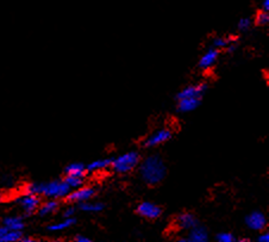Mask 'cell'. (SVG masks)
Returning a JSON list of instances; mask_svg holds the SVG:
<instances>
[{
    "label": "cell",
    "instance_id": "1",
    "mask_svg": "<svg viewBox=\"0 0 269 242\" xmlns=\"http://www.w3.org/2000/svg\"><path fill=\"white\" fill-rule=\"evenodd\" d=\"M140 176L146 185L154 186L161 182L167 176V166L166 162L158 155H148L140 160L138 165Z\"/></svg>",
    "mask_w": 269,
    "mask_h": 242
},
{
    "label": "cell",
    "instance_id": "2",
    "mask_svg": "<svg viewBox=\"0 0 269 242\" xmlns=\"http://www.w3.org/2000/svg\"><path fill=\"white\" fill-rule=\"evenodd\" d=\"M70 191V188L64 182V180L56 179V180H50L46 182H31L25 188V192L46 197L49 200L67 198Z\"/></svg>",
    "mask_w": 269,
    "mask_h": 242
},
{
    "label": "cell",
    "instance_id": "3",
    "mask_svg": "<svg viewBox=\"0 0 269 242\" xmlns=\"http://www.w3.org/2000/svg\"><path fill=\"white\" fill-rule=\"evenodd\" d=\"M140 162V154L137 150H129L120 154L116 159H112L111 168L120 174H126V173L134 170L138 167Z\"/></svg>",
    "mask_w": 269,
    "mask_h": 242
},
{
    "label": "cell",
    "instance_id": "4",
    "mask_svg": "<svg viewBox=\"0 0 269 242\" xmlns=\"http://www.w3.org/2000/svg\"><path fill=\"white\" fill-rule=\"evenodd\" d=\"M172 138H173V132L170 129L161 128L146 136V138L143 141V146L146 148H155L168 142Z\"/></svg>",
    "mask_w": 269,
    "mask_h": 242
},
{
    "label": "cell",
    "instance_id": "5",
    "mask_svg": "<svg viewBox=\"0 0 269 242\" xmlns=\"http://www.w3.org/2000/svg\"><path fill=\"white\" fill-rule=\"evenodd\" d=\"M96 188L93 186L90 185H82L80 188H74L70 192V194L67 196V200L72 202V203H82V202L93 200V197L96 196Z\"/></svg>",
    "mask_w": 269,
    "mask_h": 242
},
{
    "label": "cell",
    "instance_id": "6",
    "mask_svg": "<svg viewBox=\"0 0 269 242\" xmlns=\"http://www.w3.org/2000/svg\"><path fill=\"white\" fill-rule=\"evenodd\" d=\"M16 202H17L18 206L22 208V210H23L25 214L29 215V214L35 212L36 210L38 209V206L40 204V196H37V194L25 192V194H22V196Z\"/></svg>",
    "mask_w": 269,
    "mask_h": 242
},
{
    "label": "cell",
    "instance_id": "7",
    "mask_svg": "<svg viewBox=\"0 0 269 242\" xmlns=\"http://www.w3.org/2000/svg\"><path fill=\"white\" fill-rule=\"evenodd\" d=\"M208 91V84L199 82L194 84V85H188L184 88L179 93L176 94V99L181 98H199L202 99L204 97L205 92Z\"/></svg>",
    "mask_w": 269,
    "mask_h": 242
},
{
    "label": "cell",
    "instance_id": "8",
    "mask_svg": "<svg viewBox=\"0 0 269 242\" xmlns=\"http://www.w3.org/2000/svg\"><path fill=\"white\" fill-rule=\"evenodd\" d=\"M136 212L140 216L144 217L148 220H155L158 218L162 214V209L158 204L152 203V202H142L136 208Z\"/></svg>",
    "mask_w": 269,
    "mask_h": 242
},
{
    "label": "cell",
    "instance_id": "9",
    "mask_svg": "<svg viewBox=\"0 0 269 242\" xmlns=\"http://www.w3.org/2000/svg\"><path fill=\"white\" fill-rule=\"evenodd\" d=\"M220 50H218L217 48H214V46L208 48V50L202 55V58H199L198 66L200 70H211V68L217 64L218 58H220Z\"/></svg>",
    "mask_w": 269,
    "mask_h": 242
},
{
    "label": "cell",
    "instance_id": "10",
    "mask_svg": "<svg viewBox=\"0 0 269 242\" xmlns=\"http://www.w3.org/2000/svg\"><path fill=\"white\" fill-rule=\"evenodd\" d=\"M212 46L218 50L225 49L228 52H234L237 48V37L234 36H218L212 41Z\"/></svg>",
    "mask_w": 269,
    "mask_h": 242
},
{
    "label": "cell",
    "instance_id": "11",
    "mask_svg": "<svg viewBox=\"0 0 269 242\" xmlns=\"http://www.w3.org/2000/svg\"><path fill=\"white\" fill-rule=\"evenodd\" d=\"M246 223L252 230H264L267 226V218L261 212H252L246 217Z\"/></svg>",
    "mask_w": 269,
    "mask_h": 242
},
{
    "label": "cell",
    "instance_id": "12",
    "mask_svg": "<svg viewBox=\"0 0 269 242\" xmlns=\"http://www.w3.org/2000/svg\"><path fill=\"white\" fill-rule=\"evenodd\" d=\"M178 242H208V230L200 226H196L190 229L188 236L180 238Z\"/></svg>",
    "mask_w": 269,
    "mask_h": 242
},
{
    "label": "cell",
    "instance_id": "13",
    "mask_svg": "<svg viewBox=\"0 0 269 242\" xmlns=\"http://www.w3.org/2000/svg\"><path fill=\"white\" fill-rule=\"evenodd\" d=\"M200 103H202V99L199 98H181L178 99L176 104V110L182 114H188L192 111L196 110L199 108Z\"/></svg>",
    "mask_w": 269,
    "mask_h": 242
},
{
    "label": "cell",
    "instance_id": "14",
    "mask_svg": "<svg viewBox=\"0 0 269 242\" xmlns=\"http://www.w3.org/2000/svg\"><path fill=\"white\" fill-rule=\"evenodd\" d=\"M175 224L180 229H186V230H190L198 226V220L196 217L190 212H182L175 220Z\"/></svg>",
    "mask_w": 269,
    "mask_h": 242
},
{
    "label": "cell",
    "instance_id": "15",
    "mask_svg": "<svg viewBox=\"0 0 269 242\" xmlns=\"http://www.w3.org/2000/svg\"><path fill=\"white\" fill-rule=\"evenodd\" d=\"M112 165V159L110 158H102V159H96L90 161V164L86 165L87 173H96V172H102L108 168H111Z\"/></svg>",
    "mask_w": 269,
    "mask_h": 242
},
{
    "label": "cell",
    "instance_id": "16",
    "mask_svg": "<svg viewBox=\"0 0 269 242\" xmlns=\"http://www.w3.org/2000/svg\"><path fill=\"white\" fill-rule=\"evenodd\" d=\"M58 206H60V203L58 200H48L40 203L37 210H38L40 216H48L58 212Z\"/></svg>",
    "mask_w": 269,
    "mask_h": 242
},
{
    "label": "cell",
    "instance_id": "17",
    "mask_svg": "<svg viewBox=\"0 0 269 242\" xmlns=\"http://www.w3.org/2000/svg\"><path fill=\"white\" fill-rule=\"evenodd\" d=\"M2 226L8 229H10V230L22 232L24 228V221L20 216H8L4 218Z\"/></svg>",
    "mask_w": 269,
    "mask_h": 242
},
{
    "label": "cell",
    "instance_id": "18",
    "mask_svg": "<svg viewBox=\"0 0 269 242\" xmlns=\"http://www.w3.org/2000/svg\"><path fill=\"white\" fill-rule=\"evenodd\" d=\"M66 176H86L87 170L86 165L82 162H72L64 168Z\"/></svg>",
    "mask_w": 269,
    "mask_h": 242
},
{
    "label": "cell",
    "instance_id": "19",
    "mask_svg": "<svg viewBox=\"0 0 269 242\" xmlns=\"http://www.w3.org/2000/svg\"><path fill=\"white\" fill-rule=\"evenodd\" d=\"M80 209L85 212H100L102 209H104V204L102 202L98 200H86L82 202V203L79 204Z\"/></svg>",
    "mask_w": 269,
    "mask_h": 242
},
{
    "label": "cell",
    "instance_id": "20",
    "mask_svg": "<svg viewBox=\"0 0 269 242\" xmlns=\"http://www.w3.org/2000/svg\"><path fill=\"white\" fill-rule=\"evenodd\" d=\"M74 223H75L74 217H70V218H64V220H62V221L50 224L48 229L52 232H61V230H64V229L70 228L74 224Z\"/></svg>",
    "mask_w": 269,
    "mask_h": 242
},
{
    "label": "cell",
    "instance_id": "21",
    "mask_svg": "<svg viewBox=\"0 0 269 242\" xmlns=\"http://www.w3.org/2000/svg\"><path fill=\"white\" fill-rule=\"evenodd\" d=\"M64 182L70 186V190L80 188V186L85 185V176H66Z\"/></svg>",
    "mask_w": 269,
    "mask_h": 242
},
{
    "label": "cell",
    "instance_id": "22",
    "mask_svg": "<svg viewBox=\"0 0 269 242\" xmlns=\"http://www.w3.org/2000/svg\"><path fill=\"white\" fill-rule=\"evenodd\" d=\"M252 23H255L256 26H267V24L269 23V14L267 11H264V10L258 11L256 12Z\"/></svg>",
    "mask_w": 269,
    "mask_h": 242
},
{
    "label": "cell",
    "instance_id": "23",
    "mask_svg": "<svg viewBox=\"0 0 269 242\" xmlns=\"http://www.w3.org/2000/svg\"><path fill=\"white\" fill-rule=\"evenodd\" d=\"M22 238V232H17V230H8L5 232V234L2 235V240L0 242H18Z\"/></svg>",
    "mask_w": 269,
    "mask_h": 242
},
{
    "label": "cell",
    "instance_id": "24",
    "mask_svg": "<svg viewBox=\"0 0 269 242\" xmlns=\"http://www.w3.org/2000/svg\"><path fill=\"white\" fill-rule=\"evenodd\" d=\"M252 26V20L249 17H243L240 18L238 20V23H237V29L240 31H242V32H244V31H248L250 28Z\"/></svg>",
    "mask_w": 269,
    "mask_h": 242
},
{
    "label": "cell",
    "instance_id": "25",
    "mask_svg": "<svg viewBox=\"0 0 269 242\" xmlns=\"http://www.w3.org/2000/svg\"><path fill=\"white\" fill-rule=\"evenodd\" d=\"M218 242H236V238L230 232H220L217 236Z\"/></svg>",
    "mask_w": 269,
    "mask_h": 242
},
{
    "label": "cell",
    "instance_id": "26",
    "mask_svg": "<svg viewBox=\"0 0 269 242\" xmlns=\"http://www.w3.org/2000/svg\"><path fill=\"white\" fill-rule=\"evenodd\" d=\"M75 214V208L74 206H70L64 210V218H70V217H74Z\"/></svg>",
    "mask_w": 269,
    "mask_h": 242
},
{
    "label": "cell",
    "instance_id": "27",
    "mask_svg": "<svg viewBox=\"0 0 269 242\" xmlns=\"http://www.w3.org/2000/svg\"><path fill=\"white\" fill-rule=\"evenodd\" d=\"M258 242H269V234L267 232H264L258 236Z\"/></svg>",
    "mask_w": 269,
    "mask_h": 242
},
{
    "label": "cell",
    "instance_id": "28",
    "mask_svg": "<svg viewBox=\"0 0 269 242\" xmlns=\"http://www.w3.org/2000/svg\"><path fill=\"white\" fill-rule=\"evenodd\" d=\"M261 10L269 11V0H262L261 2Z\"/></svg>",
    "mask_w": 269,
    "mask_h": 242
},
{
    "label": "cell",
    "instance_id": "29",
    "mask_svg": "<svg viewBox=\"0 0 269 242\" xmlns=\"http://www.w3.org/2000/svg\"><path fill=\"white\" fill-rule=\"evenodd\" d=\"M74 242H93V241L90 240V238H86V236H81V235H80V236H76V238H75Z\"/></svg>",
    "mask_w": 269,
    "mask_h": 242
},
{
    "label": "cell",
    "instance_id": "30",
    "mask_svg": "<svg viewBox=\"0 0 269 242\" xmlns=\"http://www.w3.org/2000/svg\"><path fill=\"white\" fill-rule=\"evenodd\" d=\"M18 242H40L38 240H35V238H20Z\"/></svg>",
    "mask_w": 269,
    "mask_h": 242
},
{
    "label": "cell",
    "instance_id": "31",
    "mask_svg": "<svg viewBox=\"0 0 269 242\" xmlns=\"http://www.w3.org/2000/svg\"><path fill=\"white\" fill-rule=\"evenodd\" d=\"M236 242H250V240L249 238H240V240H236Z\"/></svg>",
    "mask_w": 269,
    "mask_h": 242
}]
</instances>
